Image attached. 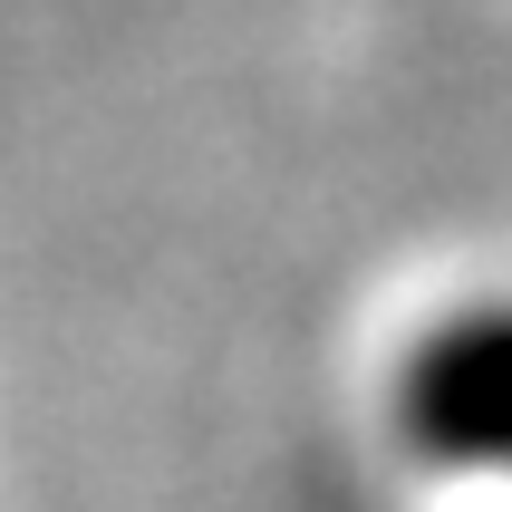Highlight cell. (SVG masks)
I'll return each instance as SVG.
<instances>
[{"label":"cell","instance_id":"cell-1","mask_svg":"<svg viewBox=\"0 0 512 512\" xmlns=\"http://www.w3.org/2000/svg\"><path fill=\"white\" fill-rule=\"evenodd\" d=\"M397 426L445 474H512V300H474L406 348Z\"/></svg>","mask_w":512,"mask_h":512}]
</instances>
